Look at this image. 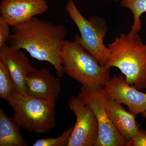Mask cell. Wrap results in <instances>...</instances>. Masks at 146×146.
I'll return each instance as SVG.
<instances>
[{"label":"cell","instance_id":"9","mask_svg":"<svg viewBox=\"0 0 146 146\" xmlns=\"http://www.w3.org/2000/svg\"><path fill=\"white\" fill-rule=\"evenodd\" d=\"M48 8L46 0H2L0 17L13 27L44 14Z\"/></svg>","mask_w":146,"mask_h":146},{"label":"cell","instance_id":"14","mask_svg":"<svg viewBox=\"0 0 146 146\" xmlns=\"http://www.w3.org/2000/svg\"><path fill=\"white\" fill-rule=\"evenodd\" d=\"M121 5L131 11L133 14V23L129 35L138 33L142 27L141 16L146 12V0H123Z\"/></svg>","mask_w":146,"mask_h":146},{"label":"cell","instance_id":"7","mask_svg":"<svg viewBox=\"0 0 146 146\" xmlns=\"http://www.w3.org/2000/svg\"><path fill=\"white\" fill-rule=\"evenodd\" d=\"M68 104L76 116V122L67 146H95L99 129L93 110L78 96L71 97Z\"/></svg>","mask_w":146,"mask_h":146},{"label":"cell","instance_id":"3","mask_svg":"<svg viewBox=\"0 0 146 146\" xmlns=\"http://www.w3.org/2000/svg\"><path fill=\"white\" fill-rule=\"evenodd\" d=\"M60 59L63 72L82 86H104L110 79V68L101 65L93 56L75 42L65 40Z\"/></svg>","mask_w":146,"mask_h":146},{"label":"cell","instance_id":"5","mask_svg":"<svg viewBox=\"0 0 146 146\" xmlns=\"http://www.w3.org/2000/svg\"><path fill=\"white\" fill-rule=\"evenodd\" d=\"M65 9L80 33V35H76L74 42L93 56L100 65L104 66L109 53L108 47L105 45L103 41L108 29L106 21L97 16L91 17L87 20L73 0L68 1Z\"/></svg>","mask_w":146,"mask_h":146},{"label":"cell","instance_id":"15","mask_svg":"<svg viewBox=\"0 0 146 146\" xmlns=\"http://www.w3.org/2000/svg\"><path fill=\"white\" fill-rule=\"evenodd\" d=\"M17 92L8 69L0 60V98L8 102Z\"/></svg>","mask_w":146,"mask_h":146},{"label":"cell","instance_id":"13","mask_svg":"<svg viewBox=\"0 0 146 146\" xmlns=\"http://www.w3.org/2000/svg\"><path fill=\"white\" fill-rule=\"evenodd\" d=\"M20 125L14 117H9L0 108V146H27L20 132Z\"/></svg>","mask_w":146,"mask_h":146},{"label":"cell","instance_id":"10","mask_svg":"<svg viewBox=\"0 0 146 146\" xmlns=\"http://www.w3.org/2000/svg\"><path fill=\"white\" fill-rule=\"evenodd\" d=\"M0 60L8 69L17 92L28 95L26 85L27 76L38 70L32 65L26 55L21 50L5 44L0 48Z\"/></svg>","mask_w":146,"mask_h":146},{"label":"cell","instance_id":"16","mask_svg":"<svg viewBox=\"0 0 146 146\" xmlns=\"http://www.w3.org/2000/svg\"><path fill=\"white\" fill-rule=\"evenodd\" d=\"M72 127L63 131L60 136L54 138L50 137L41 138L36 140L33 146H67L73 130Z\"/></svg>","mask_w":146,"mask_h":146},{"label":"cell","instance_id":"6","mask_svg":"<svg viewBox=\"0 0 146 146\" xmlns=\"http://www.w3.org/2000/svg\"><path fill=\"white\" fill-rule=\"evenodd\" d=\"M104 86H82L78 97L92 109L99 125V135L95 146H126L125 139L110 119L104 106Z\"/></svg>","mask_w":146,"mask_h":146},{"label":"cell","instance_id":"1","mask_svg":"<svg viewBox=\"0 0 146 146\" xmlns=\"http://www.w3.org/2000/svg\"><path fill=\"white\" fill-rule=\"evenodd\" d=\"M12 27L9 45L16 50H25L36 60L48 62L58 76L63 77L60 52L68 34L65 27L35 16Z\"/></svg>","mask_w":146,"mask_h":146},{"label":"cell","instance_id":"18","mask_svg":"<svg viewBox=\"0 0 146 146\" xmlns=\"http://www.w3.org/2000/svg\"><path fill=\"white\" fill-rule=\"evenodd\" d=\"M10 26L0 17V48L5 46L10 37Z\"/></svg>","mask_w":146,"mask_h":146},{"label":"cell","instance_id":"2","mask_svg":"<svg viewBox=\"0 0 146 146\" xmlns=\"http://www.w3.org/2000/svg\"><path fill=\"white\" fill-rule=\"evenodd\" d=\"M106 68L116 67L127 83L141 90L146 89V44L138 33L121 34L108 45Z\"/></svg>","mask_w":146,"mask_h":146},{"label":"cell","instance_id":"19","mask_svg":"<svg viewBox=\"0 0 146 146\" xmlns=\"http://www.w3.org/2000/svg\"><path fill=\"white\" fill-rule=\"evenodd\" d=\"M141 116H142L143 118L146 119V111L145 112H144L143 113L141 114Z\"/></svg>","mask_w":146,"mask_h":146},{"label":"cell","instance_id":"17","mask_svg":"<svg viewBox=\"0 0 146 146\" xmlns=\"http://www.w3.org/2000/svg\"><path fill=\"white\" fill-rule=\"evenodd\" d=\"M126 146H146V130L139 129L127 141Z\"/></svg>","mask_w":146,"mask_h":146},{"label":"cell","instance_id":"8","mask_svg":"<svg viewBox=\"0 0 146 146\" xmlns=\"http://www.w3.org/2000/svg\"><path fill=\"white\" fill-rule=\"evenodd\" d=\"M105 94L127 106L136 116L146 111V94L127 83L123 74L114 76L105 84Z\"/></svg>","mask_w":146,"mask_h":146},{"label":"cell","instance_id":"12","mask_svg":"<svg viewBox=\"0 0 146 146\" xmlns=\"http://www.w3.org/2000/svg\"><path fill=\"white\" fill-rule=\"evenodd\" d=\"M104 106L111 122L127 142L136 133L141 125L136 121V116L130 111H127L121 103L106 94Z\"/></svg>","mask_w":146,"mask_h":146},{"label":"cell","instance_id":"11","mask_svg":"<svg viewBox=\"0 0 146 146\" xmlns=\"http://www.w3.org/2000/svg\"><path fill=\"white\" fill-rule=\"evenodd\" d=\"M28 95L56 102L61 93V81L46 68L29 74L26 79Z\"/></svg>","mask_w":146,"mask_h":146},{"label":"cell","instance_id":"20","mask_svg":"<svg viewBox=\"0 0 146 146\" xmlns=\"http://www.w3.org/2000/svg\"><path fill=\"white\" fill-rule=\"evenodd\" d=\"M115 1H123V0H115Z\"/></svg>","mask_w":146,"mask_h":146},{"label":"cell","instance_id":"4","mask_svg":"<svg viewBox=\"0 0 146 146\" xmlns=\"http://www.w3.org/2000/svg\"><path fill=\"white\" fill-rule=\"evenodd\" d=\"M8 103L19 125L29 132L47 133L56 125L54 102L17 92Z\"/></svg>","mask_w":146,"mask_h":146}]
</instances>
